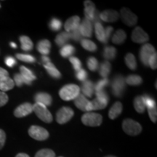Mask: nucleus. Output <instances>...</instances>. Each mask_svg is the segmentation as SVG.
<instances>
[{
    "instance_id": "obj_14",
    "label": "nucleus",
    "mask_w": 157,
    "mask_h": 157,
    "mask_svg": "<svg viewBox=\"0 0 157 157\" xmlns=\"http://www.w3.org/2000/svg\"><path fill=\"white\" fill-rule=\"evenodd\" d=\"M84 15H85V18L88 21L93 22L94 18H95L96 11L95 5L93 2L91 1H85L84 3Z\"/></svg>"
},
{
    "instance_id": "obj_27",
    "label": "nucleus",
    "mask_w": 157,
    "mask_h": 157,
    "mask_svg": "<svg viewBox=\"0 0 157 157\" xmlns=\"http://www.w3.org/2000/svg\"><path fill=\"white\" fill-rule=\"evenodd\" d=\"M103 56L107 61L113 60L117 56V49L111 46L105 47L103 50Z\"/></svg>"
},
{
    "instance_id": "obj_19",
    "label": "nucleus",
    "mask_w": 157,
    "mask_h": 157,
    "mask_svg": "<svg viewBox=\"0 0 157 157\" xmlns=\"http://www.w3.org/2000/svg\"><path fill=\"white\" fill-rule=\"evenodd\" d=\"M95 35L96 37L100 42L106 44L108 42V40L105 37V29L103 28V25L101 23H95Z\"/></svg>"
},
{
    "instance_id": "obj_20",
    "label": "nucleus",
    "mask_w": 157,
    "mask_h": 157,
    "mask_svg": "<svg viewBox=\"0 0 157 157\" xmlns=\"http://www.w3.org/2000/svg\"><path fill=\"white\" fill-rule=\"evenodd\" d=\"M90 101H88L85 96L79 94L75 99H74V104L76 106L83 111H87V107L89 104Z\"/></svg>"
},
{
    "instance_id": "obj_17",
    "label": "nucleus",
    "mask_w": 157,
    "mask_h": 157,
    "mask_svg": "<svg viewBox=\"0 0 157 157\" xmlns=\"http://www.w3.org/2000/svg\"><path fill=\"white\" fill-rule=\"evenodd\" d=\"M82 91L84 96L91 98L95 91V84L90 80H85L82 84Z\"/></svg>"
},
{
    "instance_id": "obj_44",
    "label": "nucleus",
    "mask_w": 157,
    "mask_h": 157,
    "mask_svg": "<svg viewBox=\"0 0 157 157\" xmlns=\"http://www.w3.org/2000/svg\"><path fill=\"white\" fill-rule=\"evenodd\" d=\"M88 76L87 72L83 68H81L80 70L77 71L76 72V77L78 80L81 82H84L85 80H87V78Z\"/></svg>"
},
{
    "instance_id": "obj_28",
    "label": "nucleus",
    "mask_w": 157,
    "mask_h": 157,
    "mask_svg": "<svg viewBox=\"0 0 157 157\" xmlns=\"http://www.w3.org/2000/svg\"><path fill=\"white\" fill-rule=\"evenodd\" d=\"M20 42L21 44V49L24 51H31L33 49L34 44L29 36H20Z\"/></svg>"
},
{
    "instance_id": "obj_11",
    "label": "nucleus",
    "mask_w": 157,
    "mask_h": 157,
    "mask_svg": "<svg viewBox=\"0 0 157 157\" xmlns=\"http://www.w3.org/2000/svg\"><path fill=\"white\" fill-rule=\"evenodd\" d=\"M33 111V105L30 103H25L17 106L14 111V115L17 118L24 117Z\"/></svg>"
},
{
    "instance_id": "obj_25",
    "label": "nucleus",
    "mask_w": 157,
    "mask_h": 157,
    "mask_svg": "<svg viewBox=\"0 0 157 157\" xmlns=\"http://www.w3.org/2000/svg\"><path fill=\"white\" fill-rule=\"evenodd\" d=\"M111 71V65L109 61L105 60L102 62L101 64L100 65L99 67V74L102 77L107 78V76L109 75Z\"/></svg>"
},
{
    "instance_id": "obj_30",
    "label": "nucleus",
    "mask_w": 157,
    "mask_h": 157,
    "mask_svg": "<svg viewBox=\"0 0 157 157\" xmlns=\"http://www.w3.org/2000/svg\"><path fill=\"white\" fill-rule=\"evenodd\" d=\"M125 82L129 85L132 86H137L142 84L143 79L140 76L135 75V74H131L127 76L125 78Z\"/></svg>"
},
{
    "instance_id": "obj_32",
    "label": "nucleus",
    "mask_w": 157,
    "mask_h": 157,
    "mask_svg": "<svg viewBox=\"0 0 157 157\" xmlns=\"http://www.w3.org/2000/svg\"><path fill=\"white\" fill-rule=\"evenodd\" d=\"M124 60H125V63H126L127 66L129 68V69L133 70V71L136 69L137 62L134 55L131 53L127 54V56H125Z\"/></svg>"
},
{
    "instance_id": "obj_41",
    "label": "nucleus",
    "mask_w": 157,
    "mask_h": 157,
    "mask_svg": "<svg viewBox=\"0 0 157 157\" xmlns=\"http://www.w3.org/2000/svg\"><path fill=\"white\" fill-rule=\"evenodd\" d=\"M109 84V80L108 78H103L99 80L97 83L95 84V90L96 92L103 90V88L106 87Z\"/></svg>"
},
{
    "instance_id": "obj_43",
    "label": "nucleus",
    "mask_w": 157,
    "mask_h": 157,
    "mask_svg": "<svg viewBox=\"0 0 157 157\" xmlns=\"http://www.w3.org/2000/svg\"><path fill=\"white\" fill-rule=\"evenodd\" d=\"M69 61L71 63L72 66H73L74 70H75L76 71H77L80 70L82 68V62L80 61L79 59L76 58V57H70Z\"/></svg>"
},
{
    "instance_id": "obj_45",
    "label": "nucleus",
    "mask_w": 157,
    "mask_h": 157,
    "mask_svg": "<svg viewBox=\"0 0 157 157\" xmlns=\"http://www.w3.org/2000/svg\"><path fill=\"white\" fill-rule=\"evenodd\" d=\"M148 66H150L152 69H156L157 66V56L156 52H155L154 54L152 55L150 59L148 60Z\"/></svg>"
},
{
    "instance_id": "obj_21",
    "label": "nucleus",
    "mask_w": 157,
    "mask_h": 157,
    "mask_svg": "<svg viewBox=\"0 0 157 157\" xmlns=\"http://www.w3.org/2000/svg\"><path fill=\"white\" fill-rule=\"evenodd\" d=\"M122 104L120 102H117L111 106L109 110V117L111 119H115L116 118L119 117L122 111Z\"/></svg>"
},
{
    "instance_id": "obj_52",
    "label": "nucleus",
    "mask_w": 157,
    "mask_h": 157,
    "mask_svg": "<svg viewBox=\"0 0 157 157\" xmlns=\"http://www.w3.org/2000/svg\"><path fill=\"white\" fill-rule=\"evenodd\" d=\"M9 76V73L7 70H5V68L0 67V79L1 78L7 77Z\"/></svg>"
},
{
    "instance_id": "obj_54",
    "label": "nucleus",
    "mask_w": 157,
    "mask_h": 157,
    "mask_svg": "<svg viewBox=\"0 0 157 157\" xmlns=\"http://www.w3.org/2000/svg\"><path fill=\"white\" fill-rule=\"evenodd\" d=\"M15 157H30L29 156L28 154H23V153H21V154H18L16 155V156Z\"/></svg>"
},
{
    "instance_id": "obj_49",
    "label": "nucleus",
    "mask_w": 157,
    "mask_h": 157,
    "mask_svg": "<svg viewBox=\"0 0 157 157\" xmlns=\"http://www.w3.org/2000/svg\"><path fill=\"white\" fill-rule=\"evenodd\" d=\"M5 62V64L10 68L13 67V66L16 64V60H15L14 58H13V57H11V56L6 57Z\"/></svg>"
},
{
    "instance_id": "obj_15",
    "label": "nucleus",
    "mask_w": 157,
    "mask_h": 157,
    "mask_svg": "<svg viewBox=\"0 0 157 157\" xmlns=\"http://www.w3.org/2000/svg\"><path fill=\"white\" fill-rule=\"evenodd\" d=\"M80 25V17L77 16V15H75V16H73L70 17L69 19H68L66 21V22L65 23V29H66V32L71 33L72 31H74L76 29L78 28Z\"/></svg>"
},
{
    "instance_id": "obj_24",
    "label": "nucleus",
    "mask_w": 157,
    "mask_h": 157,
    "mask_svg": "<svg viewBox=\"0 0 157 157\" xmlns=\"http://www.w3.org/2000/svg\"><path fill=\"white\" fill-rule=\"evenodd\" d=\"M44 67L45 68V69L47 70L48 74L51 76V77L54 78H60L61 77V74H60V71L57 69L56 66H54V64L52 63V62L44 64Z\"/></svg>"
},
{
    "instance_id": "obj_1",
    "label": "nucleus",
    "mask_w": 157,
    "mask_h": 157,
    "mask_svg": "<svg viewBox=\"0 0 157 157\" xmlns=\"http://www.w3.org/2000/svg\"><path fill=\"white\" fill-rule=\"evenodd\" d=\"M80 94V88L76 84H66L59 91V95L63 101L74 100Z\"/></svg>"
},
{
    "instance_id": "obj_29",
    "label": "nucleus",
    "mask_w": 157,
    "mask_h": 157,
    "mask_svg": "<svg viewBox=\"0 0 157 157\" xmlns=\"http://www.w3.org/2000/svg\"><path fill=\"white\" fill-rule=\"evenodd\" d=\"M127 35L123 30H118L112 36V42L116 44H121L126 40Z\"/></svg>"
},
{
    "instance_id": "obj_31",
    "label": "nucleus",
    "mask_w": 157,
    "mask_h": 157,
    "mask_svg": "<svg viewBox=\"0 0 157 157\" xmlns=\"http://www.w3.org/2000/svg\"><path fill=\"white\" fill-rule=\"evenodd\" d=\"M20 71H21V75H22L25 79L29 80V81L32 82V81H34V80L36 78V76L34 75V74L33 73L32 71L29 69V68L25 67V66H21V67H20Z\"/></svg>"
},
{
    "instance_id": "obj_53",
    "label": "nucleus",
    "mask_w": 157,
    "mask_h": 157,
    "mask_svg": "<svg viewBox=\"0 0 157 157\" xmlns=\"http://www.w3.org/2000/svg\"><path fill=\"white\" fill-rule=\"evenodd\" d=\"M42 61L43 62V63H44V64L48 63H50L51 60H50V58H49V57L45 56H42Z\"/></svg>"
},
{
    "instance_id": "obj_57",
    "label": "nucleus",
    "mask_w": 157,
    "mask_h": 157,
    "mask_svg": "<svg viewBox=\"0 0 157 157\" xmlns=\"http://www.w3.org/2000/svg\"><path fill=\"white\" fill-rule=\"evenodd\" d=\"M60 157H62V156H60Z\"/></svg>"
},
{
    "instance_id": "obj_35",
    "label": "nucleus",
    "mask_w": 157,
    "mask_h": 157,
    "mask_svg": "<svg viewBox=\"0 0 157 157\" xmlns=\"http://www.w3.org/2000/svg\"><path fill=\"white\" fill-rule=\"evenodd\" d=\"M49 28L53 31H58L62 28V21L60 19L53 17L49 23Z\"/></svg>"
},
{
    "instance_id": "obj_9",
    "label": "nucleus",
    "mask_w": 157,
    "mask_h": 157,
    "mask_svg": "<svg viewBox=\"0 0 157 157\" xmlns=\"http://www.w3.org/2000/svg\"><path fill=\"white\" fill-rule=\"evenodd\" d=\"M121 17L122 22L128 26H133L137 22V15L125 7L121 10Z\"/></svg>"
},
{
    "instance_id": "obj_26",
    "label": "nucleus",
    "mask_w": 157,
    "mask_h": 157,
    "mask_svg": "<svg viewBox=\"0 0 157 157\" xmlns=\"http://www.w3.org/2000/svg\"><path fill=\"white\" fill-rule=\"evenodd\" d=\"M75 52V48L73 45L70 44H66L64 46H63L60 50V54L63 58H68L71 57Z\"/></svg>"
},
{
    "instance_id": "obj_51",
    "label": "nucleus",
    "mask_w": 157,
    "mask_h": 157,
    "mask_svg": "<svg viewBox=\"0 0 157 157\" xmlns=\"http://www.w3.org/2000/svg\"><path fill=\"white\" fill-rule=\"evenodd\" d=\"M113 31V29L112 26H107L106 28L105 29V37H106V39L109 41V39L111 36V34H112Z\"/></svg>"
},
{
    "instance_id": "obj_39",
    "label": "nucleus",
    "mask_w": 157,
    "mask_h": 157,
    "mask_svg": "<svg viewBox=\"0 0 157 157\" xmlns=\"http://www.w3.org/2000/svg\"><path fill=\"white\" fill-rule=\"evenodd\" d=\"M16 58L18 59V60H21V61L25 62V63H34L36 61V58H34L33 56H31V55L28 54H16Z\"/></svg>"
},
{
    "instance_id": "obj_34",
    "label": "nucleus",
    "mask_w": 157,
    "mask_h": 157,
    "mask_svg": "<svg viewBox=\"0 0 157 157\" xmlns=\"http://www.w3.org/2000/svg\"><path fill=\"white\" fill-rule=\"evenodd\" d=\"M134 107L135 111L139 113H143L145 111L146 106H145L144 103L142 100L141 96H137L134 100Z\"/></svg>"
},
{
    "instance_id": "obj_48",
    "label": "nucleus",
    "mask_w": 157,
    "mask_h": 157,
    "mask_svg": "<svg viewBox=\"0 0 157 157\" xmlns=\"http://www.w3.org/2000/svg\"><path fill=\"white\" fill-rule=\"evenodd\" d=\"M148 111L149 117H150V119H151V121L154 123L156 122V116H157L156 107H154L151 109H148Z\"/></svg>"
},
{
    "instance_id": "obj_22",
    "label": "nucleus",
    "mask_w": 157,
    "mask_h": 157,
    "mask_svg": "<svg viewBox=\"0 0 157 157\" xmlns=\"http://www.w3.org/2000/svg\"><path fill=\"white\" fill-rule=\"evenodd\" d=\"M14 81L11 78H10L9 76L0 79V90H2V92L10 90L14 87Z\"/></svg>"
},
{
    "instance_id": "obj_42",
    "label": "nucleus",
    "mask_w": 157,
    "mask_h": 157,
    "mask_svg": "<svg viewBox=\"0 0 157 157\" xmlns=\"http://www.w3.org/2000/svg\"><path fill=\"white\" fill-rule=\"evenodd\" d=\"M96 96H97L96 99H98V101L107 104L109 103V95H108L107 93L104 90H101V91L96 92Z\"/></svg>"
},
{
    "instance_id": "obj_18",
    "label": "nucleus",
    "mask_w": 157,
    "mask_h": 157,
    "mask_svg": "<svg viewBox=\"0 0 157 157\" xmlns=\"http://www.w3.org/2000/svg\"><path fill=\"white\" fill-rule=\"evenodd\" d=\"M51 43L48 39H42L37 43V50L40 52L42 56H47L50 52Z\"/></svg>"
},
{
    "instance_id": "obj_33",
    "label": "nucleus",
    "mask_w": 157,
    "mask_h": 157,
    "mask_svg": "<svg viewBox=\"0 0 157 157\" xmlns=\"http://www.w3.org/2000/svg\"><path fill=\"white\" fill-rule=\"evenodd\" d=\"M81 44L82 48L88 51H90V52H95L97 50L96 44L93 42L90 41V39H82L81 40Z\"/></svg>"
},
{
    "instance_id": "obj_2",
    "label": "nucleus",
    "mask_w": 157,
    "mask_h": 157,
    "mask_svg": "<svg viewBox=\"0 0 157 157\" xmlns=\"http://www.w3.org/2000/svg\"><path fill=\"white\" fill-rule=\"evenodd\" d=\"M125 88H126L125 78L119 74L115 76L111 82V90L113 95L117 98L122 97Z\"/></svg>"
},
{
    "instance_id": "obj_3",
    "label": "nucleus",
    "mask_w": 157,
    "mask_h": 157,
    "mask_svg": "<svg viewBox=\"0 0 157 157\" xmlns=\"http://www.w3.org/2000/svg\"><path fill=\"white\" fill-rule=\"evenodd\" d=\"M33 111H34L38 118L44 122L50 123L52 121L53 118H52V113L47 109V107L42 104L36 103L34 105H33Z\"/></svg>"
},
{
    "instance_id": "obj_55",
    "label": "nucleus",
    "mask_w": 157,
    "mask_h": 157,
    "mask_svg": "<svg viewBox=\"0 0 157 157\" xmlns=\"http://www.w3.org/2000/svg\"><path fill=\"white\" fill-rule=\"evenodd\" d=\"M10 46L12 47V48H17L16 44H15V43H14V42H11L10 43Z\"/></svg>"
},
{
    "instance_id": "obj_5",
    "label": "nucleus",
    "mask_w": 157,
    "mask_h": 157,
    "mask_svg": "<svg viewBox=\"0 0 157 157\" xmlns=\"http://www.w3.org/2000/svg\"><path fill=\"white\" fill-rule=\"evenodd\" d=\"M82 121L86 126L98 127L103 122V117L99 113L88 112L82 116Z\"/></svg>"
},
{
    "instance_id": "obj_56",
    "label": "nucleus",
    "mask_w": 157,
    "mask_h": 157,
    "mask_svg": "<svg viewBox=\"0 0 157 157\" xmlns=\"http://www.w3.org/2000/svg\"><path fill=\"white\" fill-rule=\"evenodd\" d=\"M105 157H116V156H111V155H110V156H105Z\"/></svg>"
},
{
    "instance_id": "obj_7",
    "label": "nucleus",
    "mask_w": 157,
    "mask_h": 157,
    "mask_svg": "<svg viewBox=\"0 0 157 157\" xmlns=\"http://www.w3.org/2000/svg\"><path fill=\"white\" fill-rule=\"evenodd\" d=\"M74 112L73 109L70 107H63L57 112L56 121L57 122L63 124L68 122L74 117Z\"/></svg>"
},
{
    "instance_id": "obj_4",
    "label": "nucleus",
    "mask_w": 157,
    "mask_h": 157,
    "mask_svg": "<svg viewBox=\"0 0 157 157\" xmlns=\"http://www.w3.org/2000/svg\"><path fill=\"white\" fill-rule=\"evenodd\" d=\"M122 128L125 133L132 136L140 134L142 131V127L140 124L131 119H127L124 120Z\"/></svg>"
},
{
    "instance_id": "obj_40",
    "label": "nucleus",
    "mask_w": 157,
    "mask_h": 157,
    "mask_svg": "<svg viewBox=\"0 0 157 157\" xmlns=\"http://www.w3.org/2000/svg\"><path fill=\"white\" fill-rule=\"evenodd\" d=\"M87 67L92 71H95L98 68V61L94 57H90L87 60Z\"/></svg>"
},
{
    "instance_id": "obj_37",
    "label": "nucleus",
    "mask_w": 157,
    "mask_h": 157,
    "mask_svg": "<svg viewBox=\"0 0 157 157\" xmlns=\"http://www.w3.org/2000/svg\"><path fill=\"white\" fill-rule=\"evenodd\" d=\"M14 83L16 84L17 87H21L23 84L31 85L32 82L25 79L21 74H15L14 75Z\"/></svg>"
},
{
    "instance_id": "obj_46",
    "label": "nucleus",
    "mask_w": 157,
    "mask_h": 157,
    "mask_svg": "<svg viewBox=\"0 0 157 157\" xmlns=\"http://www.w3.org/2000/svg\"><path fill=\"white\" fill-rule=\"evenodd\" d=\"M70 35L71 39H74L76 42H78V41H80L82 39V36L81 34H80V31L78 30V28L77 29H76V30H74V31H72V32H71Z\"/></svg>"
},
{
    "instance_id": "obj_13",
    "label": "nucleus",
    "mask_w": 157,
    "mask_h": 157,
    "mask_svg": "<svg viewBox=\"0 0 157 157\" xmlns=\"http://www.w3.org/2000/svg\"><path fill=\"white\" fill-rule=\"evenodd\" d=\"M119 16V13L113 10H106L99 14L100 19L104 22H116Z\"/></svg>"
},
{
    "instance_id": "obj_6",
    "label": "nucleus",
    "mask_w": 157,
    "mask_h": 157,
    "mask_svg": "<svg viewBox=\"0 0 157 157\" xmlns=\"http://www.w3.org/2000/svg\"><path fill=\"white\" fill-rule=\"evenodd\" d=\"M29 134L36 140H44L49 137V132L42 127L33 125L29 129Z\"/></svg>"
},
{
    "instance_id": "obj_16",
    "label": "nucleus",
    "mask_w": 157,
    "mask_h": 157,
    "mask_svg": "<svg viewBox=\"0 0 157 157\" xmlns=\"http://www.w3.org/2000/svg\"><path fill=\"white\" fill-rule=\"evenodd\" d=\"M34 100L36 103H40L45 106H50L52 104V96L46 93H38L35 95Z\"/></svg>"
},
{
    "instance_id": "obj_47",
    "label": "nucleus",
    "mask_w": 157,
    "mask_h": 157,
    "mask_svg": "<svg viewBox=\"0 0 157 157\" xmlns=\"http://www.w3.org/2000/svg\"><path fill=\"white\" fill-rule=\"evenodd\" d=\"M8 102V96L4 92L0 91V107L5 105Z\"/></svg>"
},
{
    "instance_id": "obj_10",
    "label": "nucleus",
    "mask_w": 157,
    "mask_h": 157,
    "mask_svg": "<svg viewBox=\"0 0 157 157\" xmlns=\"http://www.w3.org/2000/svg\"><path fill=\"white\" fill-rule=\"evenodd\" d=\"M132 39L134 42L143 44L148 42L149 36L140 27L137 26L132 31Z\"/></svg>"
},
{
    "instance_id": "obj_50",
    "label": "nucleus",
    "mask_w": 157,
    "mask_h": 157,
    "mask_svg": "<svg viewBox=\"0 0 157 157\" xmlns=\"http://www.w3.org/2000/svg\"><path fill=\"white\" fill-rule=\"evenodd\" d=\"M6 140V134L2 129H0V150L5 146Z\"/></svg>"
},
{
    "instance_id": "obj_36",
    "label": "nucleus",
    "mask_w": 157,
    "mask_h": 157,
    "mask_svg": "<svg viewBox=\"0 0 157 157\" xmlns=\"http://www.w3.org/2000/svg\"><path fill=\"white\" fill-rule=\"evenodd\" d=\"M141 98H142L145 106L148 108V109H151L154 107H156V102H155L154 100L151 96H149L148 95H144L141 96Z\"/></svg>"
},
{
    "instance_id": "obj_8",
    "label": "nucleus",
    "mask_w": 157,
    "mask_h": 157,
    "mask_svg": "<svg viewBox=\"0 0 157 157\" xmlns=\"http://www.w3.org/2000/svg\"><path fill=\"white\" fill-rule=\"evenodd\" d=\"M155 52V48L151 44L143 45L140 51V59L144 66H148L149 59Z\"/></svg>"
},
{
    "instance_id": "obj_23",
    "label": "nucleus",
    "mask_w": 157,
    "mask_h": 157,
    "mask_svg": "<svg viewBox=\"0 0 157 157\" xmlns=\"http://www.w3.org/2000/svg\"><path fill=\"white\" fill-rule=\"evenodd\" d=\"M71 39V35L70 33L66 32V31H63V32L60 33V34L57 35L56 39H55V42L57 44V45L60 48H62L63 46L66 45L67 44L68 41Z\"/></svg>"
},
{
    "instance_id": "obj_38",
    "label": "nucleus",
    "mask_w": 157,
    "mask_h": 157,
    "mask_svg": "<svg viewBox=\"0 0 157 157\" xmlns=\"http://www.w3.org/2000/svg\"><path fill=\"white\" fill-rule=\"evenodd\" d=\"M35 157H56V154L50 149H42L35 155Z\"/></svg>"
},
{
    "instance_id": "obj_12",
    "label": "nucleus",
    "mask_w": 157,
    "mask_h": 157,
    "mask_svg": "<svg viewBox=\"0 0 157 157\" xmlns=\"http://www.w3.org/2000/svg\"><path fill=\"white\" fill-rule=\"evenodd\" d=\"M78 30L82 36L91 37L93 34V23L87 19H84L78 26Z\"/></svg>"
}]
</instances>
